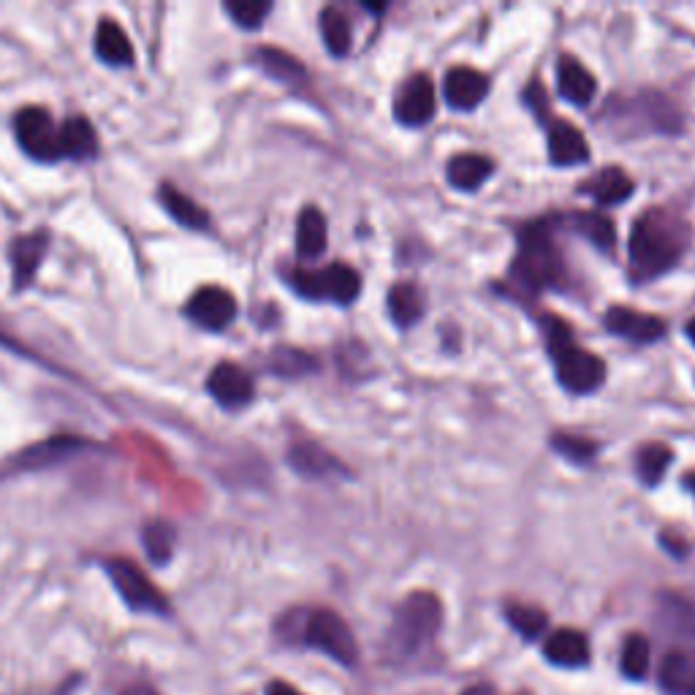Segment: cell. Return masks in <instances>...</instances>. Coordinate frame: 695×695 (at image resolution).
Here are the masks:
<instances>
[{"label": "cell", "instance_id": "20", "mask_svg": "<svg viewBox=\"0 0 695 695\" xmlns=\"http://www.w3.org/2000/svg\"><path fill=\"white\" fill-rule=\"evenodd\" d=\"M96 54L109 66H131L133 49L128 36L115 20H101L96 33Z\"/></svg>", "mask_w": 695, "mask_h": 695}, {"label": "cell", "instance_id": "42", "mask_svg": "<svg viewBox=\"0 0 695 695\" xmlns=\"http://www.w3.org/2000/svg\"><path fill=\"white\" fill-rule=\"evenodd\" d=\"M687 337H691V342H695V318L687 324Z\"/></svg>", "mask_w": 695, "mask_h": 695}, {"label": "cell", "instance_id": "32", "mask_svg": "<svg viewBox=\"0 0 695 695\" xmlns=\"http://www.w3.org/2000/svg\"><path fill=\"white\" fill-rule=\"evenodd\" d=\"M141 540H145V552L152 563L156 565L169 563L171 552H175V530H171L166 522H152V525H147L145 533H141Z\"/></svg>", "mask_w": 695, "mask_h": 695}, {"label": "cell", "instance_id": "43", "mask_svg": "<svg viewBox=\"0 0 695 695\" xmlns=\"http://www.w3.org/2000/svg\"><path fill=\"white\" fill-rule=\"evenodd\" d=\"M691 489H693V492H695V476H693V478H691Z\"/></svg>", "mask_w": 695, "mask_h": 695}, {"label": "cell", "instance_id": "19", "mask_svg": "<svg viewBox=\"0 0 695 695\" xmlns=\"http://www.w3.org/2000/svg\"><path fill=\"white\" fill-rule=\"evenodd\" d=\"M60 137V158H73V161H82V158H93L98 150V137L90 126V120L85 117H71L63 122V128H58Z\"/></svg>", "mask_w": 695, "mask_h": 695}, {"label": "cell", "instance_id": "26", "mask_svg": "<svg viewBox=\"0 0 695 695\" xmlns=\"http://www.w3.org/2000/svg\"><path fill=\"white\" fill-rule=\"evenodd\" d=\"M256 60L258 66H261L264 71L269 73L272 79H278V82H286V85H299L301 79L307 77L305 66L299 63L294 54L282 52V49H272V47H264L256 52Z\"/></svg>", "mask_w": 695, "mask_h": 695}, {"label": "cell", "instance_id": "17", "mask_svg": "<svg viewBox=\"0 0 695 695\" xmlns=\"http://www.w3.org/2000/svg\"><path fill=\"white\" fill-rule=\"evenodd\" d=\"M495 163L487 156H478V152H463V156H454L446 166V177L457 190H478L484 182L492 177Z\"/></svg>", "mask_w": 695, "mask_h": 695}, {"label": "cell", "instance_id": "16", "mask_svg": "<svg viewBox=\"0 0 695 695\" xmlns=\"http://www.w3.org/2000/svg\"><path fill=\"white\" fill-rule=\"evenodd\" d=\"M557 90L559 96L568 103H574V107H587L595 98L598 82H595L593 73L584 69L579 60L563 58L557 69Z\"/></svg>", "mask_w": 695, "mask_h": 695}, {"label": "cell", "instance_id": "37", "mask_svg": "<svg viewBox=\"0 0 695 695\" xmlns=\"http://www.w3.org/2000/svg\"><path fill=\"white\" fill-rule=\"evenodd\" d=\"M540 326H544V335H546V346H549V354H557L565 346L574 342V335H570L568 324L557 316H544L540 318Z\"/></svg>", "mask_w": 695, "mask_h": 695}, {"label": "cell", "instance_id": "31", "mask_svg": "<svg viewBox=\"0 0 695 695\" xmlns=\"http://www.w3.org/2000/svg\"><path fill=\"white\" fill-rule=\"evenodd\" d=\"M574 229L579 231L582 237H587L598 250H612L614 242H617L614 224L608 218H603V215H593V212L576 215Z\"/></svg>", "mask_w": 695, "mask_h": 695}, {"label": "cell", "instance_id": "40", "mask_svg": "<svg viewBox=\"0 0 695 695\" xmlns=\"http://www.w3.org/2000/svg\"><path fill=\"white\" fill-rule=\"evenodd\" d=\"M459 695H500V693H497L492 685H473V687H467V691H463Z\"/></svg>", "mask_w": 695, "mask_h": 695}, {"label": "cell", "instance_id": "29", "mask_svg": "<svg viewBox=\"0 0 695 695\" xmlns=\"http://www.w3.org/2000/svg\"><path fill=\"white\" fill-rule=\"evenodd\" d=\"M291 467H297L301 476H312V478L340 470V465L331 459V454H326L321 446H316V443H299V446H294Z\"/></svg>", "mask_w": 695, "mask_h": 695}, {"label": "cell", "instance_id": "22", "mask_svg": "<svg viewBox=\"0 0 695 695\" xmlns=\"http://www.w3.org/2000/svg\"><path fill=\"white\" fill-rule=\"evenodd\" d=\"M158 196H161V205H163L166 212H169L171 218L177 220V224L186 226V229H207L209 226L207 209L196 205L193 199H188V196L182 193L180 188L161 186Z\"/></svg>", "mask_w": 695, "mask_h": 695}, {"label": "cell", "instance_id": "18", "mask_svg": "<svg viewBox=\"0 0 695 695\" xmlns=\"http://www.w3.org/2000/svg\"><path fill=\"white\" fill-rule=\"evenodd\" d=\"M47 250V234L36 231L30 237L14 239L11 245V269H14V286L24 288L30 280H33L36 269H39V261L44 258Z\"/></svg>", "mask_w": 695, "mask_h": 695}, {"label": "cell", "instance_id": "27", "mask_svg": "<svg viewBox=\"0 0 695 695\" xmlns=\"http://www.w3.org/2000/svg\"><path fill=\"white\" fill-rule=\"evenodd\" d=\"M674 463L672 448L663 446V443H649L642 451L636 454V476L638 481L647 484V487H657L666 476V470Z\"/></svg>", "mask_w": 695, "mask_h": 695}, {"label": "cell", "instance_id": "12", "mask_svg": "<svg viewBox=\"0 0 695 695\" xmlns=\"http://www.w3.org/2000/svg\"><path fill=\"white\" fill-rule=\"evenodd\" d=\"M606 329L612 331V335L636 342V346H649V342L661 340V337L666 335V324H663L661 318L619 305L606 312Z\"/></svg>", "mask_w": 695, "mask_h": 695}, {"label": "cell", "instance_id": "24", "mask_svg": "<svg viewBox=\"0 0 695 695\" xmlns=\"http://www.w3.org/2000/svg\"><path fill=\"white\" fill-rule=\"evenodd\" d=\"M661 687L672 695H693L695 693V666L691 657L682 652L666 655L661 666Z\"/></svg>", "mask_w": 695, "mask_h": 695}, {"label": "cell", "instance_id": "36", "mask_svg": "<svg viewBox=\"0 0 695 695\" xmlns=\"http://www.w3.org/2000/svg\"><path fill=\"white\" fill-rule=\"evenodd\" d=\"M272 367H275V373H280V375H305V373L316 370V359H312V356H307V354H301V350L282 348V350H278V354H275Z\"/></svg>", "mask_w": 695, "mask_h": 695}, {"label": "cell", "instance_id": "30", "mask_svg": "<svg viewBox=\"0 0 695 695\" xmlns=\"http://www.w3.org/2000/svg\"><path fill=\"white\" fill-rule=\"evenodd\" d=\"M649 657H652V649H649V642L644 636H627L625 644H623V655H619V668H623V674L627 676V679L633 682H642L644 676L649 674Z\"/></svg>", "mask_w": 695, "mask_h": 695}, {"label": "cell", "instance_id": "6", "mask_svg": "<svg viewBox=\"0 0 695 695\" xmlns=\"http://www.w3.org/2000/svg\"><path fill=\"white\" fill-rule=\"evenodd\" d=\"M107 574L112 584L120 593V598L133 608V612H152V614H166L169 612V603L161 595V589L156 587L145 574L128 559H109Z\"/></svg>", "mask_w": 695, "mask_h": 695}, {"label": "cell", "instance_id": "1", "mask_svg": "<svg viewBox=\"0 0 695 695\" xmlns=\"http://www.w3.org/2000/svg\"><path fill=\"white\" fill-rule=\"evenodd\" d=\"M631 272L638 282H647L668 272L685 250V229L663 212H647L633 224L631 231Z\"/></svg>", "mask_w": 695, "mask_h": 695}, {"label": "cell", "instance_id": "21", "mask_svg": "<svg viewBox=\"0 0 695 695\" xmlns=\"http://www.w3.org/2000/svg\"><path fill=\"white\" fill-rule=\"evenodd\" d=\"M326 218L318 207L301 209L297 220V254L299 258H318L326 250Z\"/></svg>", "mask_w": 695, "mask_h": 695}, {"label": "cell", "instance_id": "2", "mask_svg": "<svg viewBox=\"0 0 695 695\" xmlns=\"http://www.w3.org/2000/svg\"><path fill=\"white\" fill-rule=\"evenodd\" d=\"M443 625V606L433 593H414L397 606L389 627V649L397 657L421 652L438 636Z\"/></svg>", "mask_w": 695, "mask_h": 695}, {"label": "cell", "instance_id": "11", "mask_svg": "<svg viewBox=\"0 0 695 695\" xmlns=\"http://www.w3.org/2000/svg\"><path fill=\"white\" fill-rule=\"evenodd\" d=\"M207 391L212 399H218L226 410H239L248 403H254L256 386L254 378L242 370L239 365L224 361V365L215 367L207 378Z\"/></svg>", "mask_w": 695, "mask_h": 695}, {"label": "cell", "instance_id": "23", "mask_svg": "<svg viewBox=\"0 0 695 695\" xmlns=\"http://www.w3.org/2000/svg\"><path fill=\"white\" fill-rule=\"evenodd\" d=\"M584 190L603 207L623 205L633 196V180L623 169H603L598 177H593V182L584 186Z\"/></svg>", "mask_w": 695, "mask_h": 695}, {"label": "cell", "instance_id": "4", "mask_svg": "<svg viewBox=\"0 0 695 695\" xmlns=\"http://www.w3.org/2000/svg\"><path fill=\"white\" fill-rule=\"evenodd\" d=\"M301 638H305L307 647L324 652L326 657H331V661L346 668L356 666V661H359V644H356L348 623L340 614L329 612V608H318V612L307 614Z\"/></svg>", "mask_w": 695, "mask_h": 695}, {"label": "cell", "instance_id": "33", "mask_svg": "<svg viewBox=\"0 0 695 695\" xmlns=\"http://www.w3.org/2000/svg\"><path fill=\"white\" fill-rule=\"evenodd\" d=\"M506 619H508V625L514 627L516 633H519V636H525V638H538L540 633L546 631V623H549V619H546V614L540 612V608H535V606H522V603H516V606H508L506 608Z\"/></svg>", "mask_w": 695, "mask_h": 695}, {"label": "cell", "instance_id": "13", "mask_svg": "<svg viewBox=\"0 0 695 695\" xmlns=\"http://www.w3.org/2000/svg\"><path fill=\"white\" fill-rule=\"evenodd\" d=\"M489 93V79L481 71L467 69H451L446 73V82H443V96H446L448 107L457 109V112H470L478 103L484 101Z\"/></svg>", "mask_w": 695, "mask_h": 695}, {"label": "cell", "instance_id": "9", "mask_svg": "<svg viewBox=\"0 0 695 695\" xmlns=\"http://www.w3.org/2000/svg\"><path fill=\"white\" fill-rule=\"evenodd\" d=\"M435 115V85L427 73H416L403 88L397 90L395 98V117L397 122L408 128H418L433 120Z\"/></svg>", "mask_w": 695, "mask_h": 695}, {"label": "cell", "instance_id": "38", "mask_svg": "<svg viewBox=\"0 0 695 695\" xmlns=\"http://www.w3.org/2000/svg\"><path fill=\"white\" fill-rule=\"evenodd\" d=\"M525 103H527V107H530V112L538 117V120H544L546 109H549V101H546V93H544V88H540V82L527 85Z\"/></svg>", "mask_w": 695, "mask_h": 695}, {"label": "cell", "instance_id": "34", "mask_svg": "<svg viewBox=\"0 0 695 695\" xmlns=\"http://www.w3.org/2000/svg\"><path fill=\"white\" fill-rule=\"evenodd\" d=\"M552 448H555L559 457L570 459V463L576 465L593 463L595 451H598V446H595L593 440L579 438V435H555V438H552Z\"/></svg>", "mask_w": 695, "mask_h": 695}, {"label": "cell", "instance_id": "8", "mask_svg": "<svg viewBox=\"0 0 695 695\" xmlns=\"http://www.w3.org/2000/svg\"><path fill=\"white\" fill-rule=\"evenodd\" d=\"M17 139H20L22 150L28 156L39 158V161H58L60 158V137L54 128L52 117L44 109L30 107L22 109L14 120Z\"/></svg>", "mask_w": 695, "mask_h": 695}, {"label": "cell", "instance_id": "28", "mask_svg": "<svg viewBox=\"0 0 695 695\" xmlns=\"http://www.w3.org/2000/svg\"><path fill=\"white\" fill-rule=\"evenodd\" d=\"M318 22H321V36H324L326 49H329L335 58H342V54H348L350 41H354L348 17L337 9H324L321 20Z\"/></svg>", "mask_w": 695, "mask_h": 695}, {"label": "cell", "instance_id": "10", "mask_svg": "<svg viewBox=\"0 0 695 695\" xmlns=\"http://www.w3.org/2000/svg\"><path fill=\"white\" fill-rule=\"evenodd\" d=\"M186 312L190 321L205 326L209 331H220L237 318V299L226 288L207 286L190 297Z\"/></svg>", "mask_w": 695, "mask_h": 695}, {"label": "cell", "instance_id": "41", "mask_svg": "<svg viewBox=\"0 0 695 695\" xmlns=\"http://www.w3.org/2000/svg\"><path fill=\"white\" fill-rule=\"evenodd\" d=\"M122 695H158L156 691H152V687H145V685H133V687H128L126 693Z\"/></svg>", "mask_w": 695, "mask_h": 695}, {"label": "cell", "instance_id": "25", "mask_svg": "<svg viewBox=\"0 0 695 695\" xmlns=\"http://www.w3.org/2000/svg\"><path fill=\"white\" fill-rule=\"evenodd\" d=\"M424 305H421V294L414 282H397L389 291V316L399 329H408L414 326L418 318H421Z\"/></svg>", "mask_w": 695, "mask_h": 695}, {"label": "cell", "instance_id": "3", "mask_svg": "<svg viewBox=\"0 0 695 695\" xmlns=\"http://www.w3.org/2000/svg\"><path fill=\"white\" fill-rule=\"evenodd\" d=\"M510 275L527 291H544L563 280V256L546 224H533L519 234V254Z\"/></svg>", "mask_w": 695, "mask_h": 695}, {"label": "cell", "instance_id": "15", "mask_svg": "<svg viewBox=\"0 0 695 695\" xmlns=\"http://www.w3.org/2000/svg\"><path fill=\"white\" fill-rule=\"evenodd\" d=\"M549 161L555 166H579L589 161V145L579 128L570 122H552L549 128Z\"/></svg>", "mask_w": 695, "mask_h": 695}, {"label": "cell", "instance_id": "35", "mask_svg": "<svg viewBox=\"0 0 695 695\" xmlns=\"http://www.w3.org/2000/svg\"><path fill=\"white\" fill-rule=\"evenodd\" d=\"M269 11H272V3H261V0H239V3H226V14H229L231 20L245 30L261 28Z\"/></svg>", "mask_w": 695, "mask_h": 695}, {"label": "cell", "instance_id": "39", "mask_svg": "<svg viewBox=\"0 0 695 695\" xmlns=\"http://www.w3.org/2000/svg\"><path fill=\"white\" fill-rule=\"evenodd\" d=\"M267 695H305V693H299L297 687L286 685V682H272V685L267 687Z\"/></svg>", "mask_w": 695, "mask_h": 695}, {"label": "cell", "instance_id": "7", "mask_svg": "<svg viewBox=\"0 0 695 695\" xmlns=\"http://www.w3.org/2000/svg\"><path fill=\"white\" fill-rule=\"evenodd\" d=\"M552 359L557 361L559 386L568 389L570 395H589L606 380V365H603L600 356L589 354L576 342L552 354Z\"/></svg>", "mask_w": 695, "mask_h": 695}, {"label": "cell", "instance_id": "5", "mask_svg": "<svg viewBox=\"0 0 695 695\" xmlns=\"http://www.w3.org/2000/svg\"><path fill=\"white\" fill-rule=\"evenodd\" d=\"M291 288L299 297L312 301H337V305H350L361 294V278L348 264H329L326 269H294Z\"/></svg>", "mask_w": 695, "mask_h": 695}, {"label": "cell", "instance_id": "14", "mask_svg": "<svg viewBox=\"0 0 695 695\" xmlns=\"http://www.w3.org/2000/svg\"><path fill=\"white\" fill-rule=\"evenodd\" d=\"M544 657L552 666L559 668H582L589 663V642L582 631L574 627H559L549 633L544 642Z\"/></svg>", "mask_w": 695, "mask_h": 695}]
</instances>
